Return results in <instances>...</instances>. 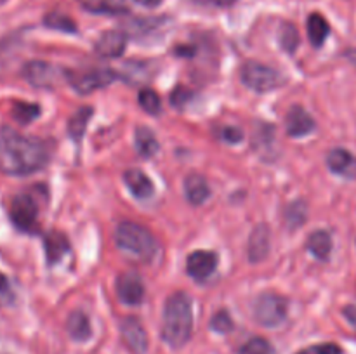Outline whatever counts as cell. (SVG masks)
<instances>
[{
  "mask_svg": "<svg viewBox=\"0 0 356 354\" xmlns=\"http://www.w3.org/2000/svg\"><path fill=\"white\" fill-rule=\"evenodd\" d=\"M49 160V148L44 141L23 135L10 127L0 128V169L9 176H28Z\"/></svg>",
  "mask_w": 356,
  "mask_h": 354,
  "instance_id": "6da1fadb",
  "label": "cell"
},
{
  "mask_svg": "<svg viewBox=\"0 0 356 354\" xmlns=\"http://www.w3.org/2000/svg\"><path fill=\"white\" fill-rule=\"evenodd\" d=\"M193 333V311L191 301L184 292L170 295L163 307L162 339L172 349H181L188 344Z\"/></svg>",
  "mask_w": 356,
  "mask_h": 354,
  "instance_id": "7a4b0ae2",
  "label": "cell"
},
{
  "mask_svg": "<svg viewBox=\"0 0 356 354\" xmlns=\"http://www.w3.org/2000/svg\"><path fill=\"white\" fill-rule=\"evenodd\" d=\"M115 239L122 252L127 253L132 259L143 260V262L152 260L156 252V242L153 235L138 222H120L117 233H115Z\"/></svg>",
  "mask_w": 356,
  "mask_h": 354,
  "instance_id": "3957f363",
  "label": "cell"
},
{
  "mask_svg": "<svg viewBox=\"0 0 356 354\" xmlns=\"http://www.w3.org/2000/svg\"><path fill=\"white\" fill-rule=\"evenodd\" d=\"M240 78H242L243 85L256 90V92H268V90L284 85V76L277 69L257 61L245 62L242 71H240Z\"/></svg>",
  "mask_w": 356,
  "mask_h": 354,
  "instance_id": "277c9868",
  "label": "cell"
},
{
  "mask_svg": "<svg viewBox=\"0 0 356 354\" xmlns=\"http://www.w3.org/2000/svg\"><path fill=\"white\" fill-rule=\"evenodd\" d=\"M287 316V301L280 294L264 292L256 298L254 304V318L259 325L273 328L278 326Z\"/></svg>",
  "mask_w": 356,
  "mask_h": 354,
  "instance_id": "5b68a950",
  "label": "cell"
},
{
  "mask_svg": "<svg viewBox=\"0 0 356 354\" xmlns=\"http://www.w3.org/2000/svg\"><path fill=\"white\" fill-rule=\"evenodd\" d=\"M10 221L14 222L17 229L21 231H33L37 228L38 217V203L30 193H21L13 198V203L9 208Z\"/></svg>",
  "mask_w": 356,
  "mask_h": 354,
  "instance_id": "8992f818",
  "label": "cell"
},
{
  "mask_svg": "<svg viewBox=\"0 0 356 354\" xmlns=\"http://www.w3.org/2000/svg\"><path fill=\"white\" fill-rule=\"evenodd\" d=\"M70 82L72 85L79 90L80 94H90L97 89H103V87L110 85L115 80V71L106 68H97V69H89V71L83 73H70Z\"/></svg>",
  "mask_w": 356,
  "mask_h": 354,
  "instance_id": "52a82bcc",
  "label": "cell"
},
{
  "mask_svg": "<svg viewBox=\"0 0 356 354\" xmlns=\"http://www.w3.org/2000/svg\"><path fill=\"white\" fill-rule=\"evenodd\" d=\"M120 335L125 347L132 354H146V351H148V335H146L145 326L138 318L127 316V318L122 319Z\"/></svg>",
  "mask_w": 356,
  "mask_h": 354,
  "instance_id": "ba28073f",
  "label": "cell"
},
{
  "mask_svg": "<svg viewBox=\"0 0 356 354\" xmlns=\"http://www.w3.org/2000/svg\"><path fill=\"white\" fill-rule=\"evenodd\" d=\"M218 267V255L209 250H197L190 253L186 260V271L193 280L204 281L211 276Z\"/></svg>",
  "mask_w": 356,
  "mask_h": 354,
  "instance_id": "9c48e42d",
  "label": "cell"
},
{
  "mask_svg": "<svg viewBox=\"0 0 356 354\" xmlns=\"http://www.w3.org/2000/svg\"><path fill=\"white\" fill-rule=\"evenodd\" d=\"M117 294L124 304L138 305L145 297V285L139 274L122 273L117 280Z\"/></svg>",
  "mask_w": 356,
  "mask_h": 354,
  "instance_id": "30bf717a",
  "label": "cell"
},
{
  "mask_svg": "<svg viewBox=\"0 0 356 354\" xmlns=\"http://www.w3.org/2000/svg\"><path fill=\"white\" fill-rule=\"evenodd\" d=\"M23 75L33 87H52L58 82L59 71L52 65L44 61H31L24 66Z\"/></svg>",
  "mask_w": 356,
  "mask_h": 354,
  "instance_id": "8fae6325",
  "label": "cell"
},
{
  "mask_svg": "<svg viewBox=\"0 0 356 354\" xmlns=\"http://www.w3.org/2000/svg\"><path fill=\"white\" fill-rule=\"evenodd\" d=\"M125 47H127V35L120 30L104 31L94 45L97 54L103 58H118L124 54Z\"/></svg>",
  "mask_w": 356,
  "mask_h": 354,
  "instance_id": "7c38bea8",
  "label": "cell"
},
{
  "mask_svg": "<svg viewBox=\"0 0 356 354\" xmlns=\"http://www.w3.org/2000/svg\"><path fill=\"white\" fill-rule=\"evenodd\" d=\"M285 127L291 137H305L315 128V120L305 108L292 106L285 118Z\"/></svg>",
  "mask_w": 356,
  "mask_h": 354,
  "instance_id": "4fadbf2b",
  "label": "cell"
},
{
  "mask_svg": "<svg viewBox=\"0 0 356 354\" xmlns=\"http://www.w3.org/2000/svg\"><path fill=\"white\" fill-rule=\"evenodd\" d=\"M270 253V228L268 224H259L250 233L247 242V257L250 262H261Z\"/></svg>",
  "mask_w": 356,
  "mask_h": 354,
  "instance_id": "5bb4252c",
  "label": "cell"
},
{
  "mask_svg": "<svg viewBox=\"0 0 356 354\" xmlns=\"http://www.w3.org/2000/svg\"><path fill=\"white\" fill-rule=\"evenodd\" d=\"M327 165L334 174L346 179H356V156L348 149L336 148L327 156Z\"/></svg>",
  "mask_w": 356,
  "mask_h": 354,
  "instance_id": "9a60e30c",
  "label": "cell"
},
{
  "mask_svg": "<svg viewBox=\"0 0 356 354\" xmlns=\"http://www.w3.org/2000/svg\"><path fill=\"white\" fill-rule=\"evenodd\" d=\"M124 183L136 198H149L153 194V183L143 170L129 169L124 174Z\"/></svg>",
  "mask_w": 356,
  "mask_h": 354,
  "instance_id": "2e32d148",
  "label": "cell"
},
{
  "mask_svg": "<svg viewBox=\"0 0 356 354\" xmlns=\"http://www.w3.org/2000/svg\"><path fill=\"white\" fill-rule=\"evenodd\" d=\"M184 194L191 205L204 203L211 196V189H209V183L205 180V177H202L200 174H190L184 179Z\"/></svg>",
  "mask_w": 356,
  "mask_h": 354,
  "instance_id": "e0dca14e",
  "label": "cell"
},
{
  "mask_svg": "<svg viewBox=\"0 0 356 354\" xmlns=\"http://www.w3.org/2000/svg\"><path fill=\"white\" fill-rule=\"evenodd\" d=\"M45 255L49 264H56L63 259L65 253L70 252V242L61 231H51L45 236Z\"/></svg>",
  "mask_w": 356,
  "mask_h": 354,
  "instance_id": "ac0fdd59",
  "label": "cell"
},
{
  "mask_svg": "<svg viewBox=\"0 0 356 354\" xmlns=\"http://www.w3.org/2000/svg\"><path fill=\"white\" fill-rule=\"evenodd\" d=\"M66 330H68L70 337L73 340H79V342H86L92 335V328H90V321L82 311H73L68 316V321H66Z\"/></svg>",
  "mask_w": 356,
  "mask_h": 354,
  "instance_id": "d6986e66",
  "label": "cell"
},
{
  "mask_svg": "<svg viewBox=\"0 0 356 354\" xmlns=\"http://www.w3.org/2000/svg\"><path fill=\"white\" fill-rule=\"evenodd\" d=\"M80 6L94 14H124L127 12L125 0H79Z\"/></svg>",
  "mask_w": 356,
  "mask_h": 354,
  "instance_id": "ffe728a7",
  "label": "cell"
},
{
  "mask_svg": "<svg viewBox=\"0 0 356 354\" xmlns=\"http://www.w3.org/2000/svg\"><path fill=\"white\" fill-rule=\"evenodd\" d=\"M330 33V26L327 23L325 17L318 12L309 14L308 17V37L309 42H312L315 47H322L325 38L329 37Z\"/></svg>",
  "mask_w": 356,
  "mask_h": 354,
  "instance_id": "44dd1931",
  "label": "cell"
},
{
  "mask_svg": "<svg viewBox=\"0 0 356 354\" xmlns=\"http://www.w3.org/2000/svg\"><path fill=\"white\" fill-rule=\"evenodd\" d=\"M309 252L316 257V259H329L330 250H332V236L327 231L320 229V231H315L308 238V243H306Z\"/></svg>",
  "mask_w": 356,
  "mask_h": 354,
  "instance_id": "7402d4cb",
  "label": "cell"
},
{
  "mask_svg": "<svg viewBox=\"0 0 356 354\" xmlns=\"http://www.w3.org/2000/svg\"><path fill=\"white\" fill-rule=\"evenodd\" d=\"M136 149L145 158H152L159 151V141H156L155 134L149 130L148 127H138L136 128Z\"/></svg>",
  "mask_w": 356,
  "mask_h": 354,
  "instance_id": "603a6c76",
  "label": "cell"
},
{
  "mask_svg": "<svg viewBox=\"0 0 356 354\" xmlns=\"http://www.w3.org/2000/svg\"><path fill=\"white\" fill-rule=\"evenodd\" d=\"M90 117H92V108L82 106L72 118H70L68 132L70 135H72L73 141H80V139L83 137V132H86Z\"/></svg>",
  "mask_w": 356,
  "mask_h": 354,
  "instance_id": "cb8c5ba5",
  "label": "cell"
},
{
  "mask_svg": "<svg viewBox=\"0 0 356 354\" xmlns=\"http://www.w3.org/2000/svg\"><path fill=\"white\" fill-rule=\"evenodd\" d=\"M44 24L47 28H52V30H59V31H68V33H75L76 31V24L72 17H68L66 14L61 12H51L45 16Z\"/></svg>",
  "mask_w": 356,
  "mask_h": 354,
  "instance_id": "d4e9b609",
  "label": "cell"
},
{
  "mask_svg": "<svg viewBox=\"0 0 356 354\" xmlns=\"http://www.w3.org/2000/svg\"><path fill=\"white\" fill-rule=\"evenodd\" d=\"M40 115V108L37 104H28V103H16L13 108V117L16 118L19 124H30L35 118Z\"/></svg>",
  "mask_w": 356,
  "mask_h": 354,
  "instance_id": "484cf974",
  "label": "cell"
},
{
  "mask_svg": "<svg viewBox=\"0 0 356 354\" xmlns=\"http://www.w3.org/2000/svg\"><path fill=\"white\" fill-rule=\"evenodd\" d=\"M238 354H275L273 346L263 337H254L240 347Z\"/></svg>",
  "mask_w": 356,
  "mask_h": 354,
  "instance_id": "4316f807",
  "label": "cell"
},
{
  "mask_svg": "<svg viewBox=\"0 0 356 354\" xmlns=\"http://www.w3.org/2000/svg\"><path fill=\"white\" fill-rule=\"evenodd\" d=\"M280 44L282 47L285 49V51L289 52V54H292V52L298 49L299 45V31L298 28L294 26L292 23H285L284 26H282L280 30Z\"/></svg>",
  "mask_w": 356,
  "mask_h": 354,
  "instance_id": "83f0119b",
  "label": "cell"
},
{
  "mask_svg": "<svg viewBox=\"0 0 356 354\" xmlns=\"http://www.w3.org/2000/svg\"><path fill=\"white\" fill-rule=\"evenodd\" d=\"M139 104H141L143 110L149 115L160 113V108H162L159 94L152 89H143L141 92H139Z\"/></svg>",
  "mask_w": 356,
  "mask_h": 354,
  "instance_id": "f1b7e54d",
  "label": "cell"
},
{
  "mask_svg": "<svg viewBox=\"0 0 356 354\" xmlns=\"http://www.w3.org/2000/svg\"><path fill=\"white\" fill-rule=\"evenodd\" d=\"M285 221H287L289 228L292 229L301 226L306 221V205L301 203V201L289 205L287 212H285Z\"/></svg>",
  "mask_w": 356,
  "mask_h": 354,
  "instance_id": "f546056e",
  "label": "cell"
},
{
  "mask_svg": "<svg viewBox=\"0 0 356 354\" xmlns=\"http://www.w3.org/2000/svg\"><path fill=\"white\" fill-rule=\"evenodd\" d=\"M211 328L218 333H228L233 330V319L226 309L216 312L211 319Z\"/></svg>",
  "mask_w": 356,
  "mask_h": 354,
  "instance_id": "4dcf8cb0",
  "label": "cell"
},
{
  "mask_svg": "<svg viewBox=\"0 0 356 354\" xmlns=\"http://www.w3.org/2000/svg\"><path fill=\"white\" fill-rule=\"evenodd\" d=\"M296 354H343V349H341L337 344L325 342V344H316V346H309L306 349H301Z\"/></svg>",
  "mask_w": 356,
  "mask_h": 354,
  "instance_id": "1f68e13d",
  "label": "cell"
},
{
  "mask_svg": "<svg viewBox=\"0 0 356 354\" xmlns=\"http://www.w3.org/2000/svg\"><path fill=\"white\" fill-rule=\"evenodd\" d=\"M219 137H221L222 141L236 144V142H240L243 139V132L242 128L238 127H222L221 130H219Z\"/></svg>",
  "mask_w": 356,
  "mask_h": 354,
  "instance_id": "d6a6232c",
  "label": "cell"
},
{
  "mask_svg": "<svg viewBox=\"0 0 356 354\" xmlns=\"http://www.w3.org/2000/svg\"><path fill=\"white\" fill-rule=\"evenodd\" d=\"M14 301L13 288H10L9 280L0 273V304H10Z\"/></svg>",
  "mask_w": 356,
  "mask_h": 354,
  "instance_id": "836d02e7",
  "label": "cell"
},
{
  "mask_svg": "<svg viewBox=\"0 0 356 354\" xmlns=\"http://www.w3.org/2000/svg\"><path fill=\"white\" fill-rule=\"evenodd\" d=\"M191 97V92L184 87H177L172 94H170V103L174 104L176 108H183L184 104L188 103V99Z\"/></svg>",
  "mask_w": 356,
  "mask_h": 354,
  "instance_id": "e575fe53",
  "label": "cell"
},
{
  "mask_svg": "<svg viewBox=\"0 0 356 354\" xmlns=\"http://www.w3.org/2000/svg\"><path fill=\"white\" fill-rule=\"evenodd\" d=\"M197 3H202V6H214V7H228L232 3H235L236 0H195Z\"/></svg>",
  "mask_w": 356,
  "mask_h": 354,
  "instance_id": "d590c367",
  "label": "cell"
},
{
  "mask_svg": "<svg viewBox=\"0 0 356 354\" xmlns=\"http://www.w3.org/2000/svg\"><path fill=\"white\" fill-rule=\"evenodd\" d=\"M343 312H344V318H346L348 321H350L356 328V305H346Z\"/></svg>",
  "mask_w": 356,
  "mask_h": 354,
  "instance_id": "8d00e7d4",
  "label": "cell"
},
{
  "mask_svg": "<svg viewBox=\"0 0 356 354\" xmlns=\"http://www.w3.org/2000/svg\"><path fill=\"white\" fill-rule=\"evenodd\" d=\"M139 6H145V7H156L162 0H136Z\"/></svg>",
  "mask_w": 356,
  "mask_h": 354,
  "instance_id": "74e56055",
  "label": "cell"
},
{
  "mask_svg": "<svg viewBox=\"0 0 356 354\" xmlns=\"http://www.w3.org/2000/svg\"><path fill=\"white\" fill-rule=\"evenodd\" d=\"M3 2V0H0V3H2Z\"/></svg>",
  "mask_w": 356,
  "mask_h": 354,
  "instance_id": "f35d334b",
  "label": "cell"
}]
</instances>
